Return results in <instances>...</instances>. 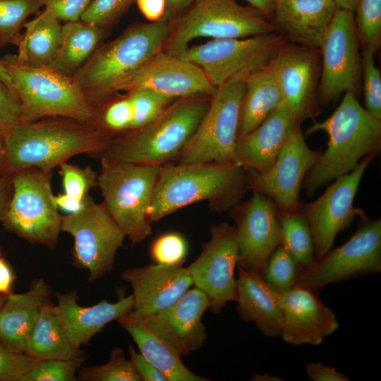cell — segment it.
<instances>
[{"instance_id":"1","label":"cell","mask_w":381,"mask_h":381,"mask_svg":"<svg viewBox=\"0 0 381 381\" xmlns=\"http://www.w3.org/2000/svg\"><path fill=\"white\" fill-rule=\"evenodd\" d=\"M113 137L92 123L64 117L19 121L4 131V173L52 171L73 157H100Z\"/></svg>"},{"instance_id":"2","label":"cell","mask_w":381,"mask_h":381,"mask_svg":"<svg viewBox=\"0 0 381 381\" xmlns=\"http://www.w3.org/2000/svg\"><path fill=\"white\" fill-rule=\"evenodd\" d=\"M249 189L246 173L235 162H200L161 166L149 210L152 223L200 201L222 213L241 202Z\"/></svg>"},{"instance_id":"3","label":"cell","mask_w":381,"mask_h":381,"mask_svg":"<svg viewBox=\"0 0 381 381\" xmlns=\"http://www.w3.org/2000/svg\"><path fill=\"white\" fill-rule=\"evenodd\" d=\"M324 131L328 135L326 150L306 174L301 188L312 197L321 186L351 171L365 156L379 153L381 120L372 116L348 92L334 111L325 120L314 122L307 134Z\"/></svg>"},{"instance_id":"4","label":"cell","mask_w":381,"mask_h":381,"mask_svg":"<svg viewBox=\"0 0 381 381\" xmlns=\"http://www.w3.org/2000/svg\"><path fill=\"white\" fill-rule=\"evenodd\" d=\"M209 97L181 98L149 123L114 136L100 158L164 165L177 159L197 129Z\"/></svg>"},{"instance_id":"5","label":"cell","mask_w":381,"mask_h":381,"mask_svg":"<svg viewBox=\"0 0 381 381\" xmlns=\"http://www.w3.org/2000/svg\"><path fill=\"white\" fill-rule=\"evenodd\" d=\"M166 16L155 22L136 23L94 52L73 76L96 109L109 100L108 92L121 77L162 52L170 30Z\"/></svg>"},{"instance_id":"6","label":"cell","mask_w":381,"mask_h":381,"mask_svg":"<svg viewBox=\"0 0 381 381\" xmlns=\"http://www.w3.org/2000/svg\"><path fill=\"white\" fill-rule=\"evenodd\" d=\"M0 60L20 102V121L64 117L93 124L97 110L73 77L50 66L22 63L16 54H7Z\"/></svg>"},{"instance_id":"7","label":"cell","mask_w":381,"mask_h":381,"mask_svg":"<svg viewBox=\"0 0 381 381\" xmlns=\"http://www.w3.org/2000/svg\"><path fill=\"white\" fill-rule=\"evenodd\" d=\"M97 175L103 204L132 244L152 234L149 210L160 165L141 164L100 158Z\"/></svg>"},{"instance_id":"8","label":"cell","mask_w":381,"mask_h":381,"mask_svg":"<svg viewBox=\"0 0 381 381\" xmlns=\"http://www.w3.org/2000/svg\"><path fill=\"white\" fill-rule=\"evenodd\" d=\"M275 31L270 20L236 0H193L171 20L162 52L176 55L199 37L244 38Z\"/></svg>"},{"instance_id":"9","label":"cell","mask_w":381,"mask_h":381,"mask_svg":"<svg viewBox=\"0 0 381 381\" xmlns=\"http://www.w3.org/2000/svg\"><path fill=\"white\" fill-rule=\"evenodd\" d=\"M52 172L28 168L12 173V194L4 226L30 243L54 249L61 231L52 189Z\"/></svg>"},{"instance_id":"10","label":"cell","mask_w":381,"mask_h":381,"mask_svg":"<svg viewBox=\"0 0 381 381\" xmlns=\"http://www.w3.org/2000/svg\"><path fill=\"white\" fill-rule=\"evenodd\" d=\"M277 31L244 38L212 39L176 56L200 67L216 88L243 81L266 66L285 44Z\"/></svg>"},{"instance_id":"11","label":"cell","mask_w":381,"mask_h":381,"mask_svg":"<svg viewBox=\"0 0 381 381\" xmlns=\"http://www.w3.org/2000/svg\"><path fill=\"white\" fill-rule=\"evenodd\" d=\"M245 90L243 81H231L217 88L178 163L234 162Z\"/></svg>"},{"instance_id":"12","label":"cell","mask_w":381,"mask_h":381,"mask_svg":"<svg viewBox=\"0 0 381 381\" xmlns=\"http://www.w3.org/2000/svg\"><path fill=\"white\" fill-rule=\"evenodd\" d=\"M61 231L72 236V264L88 272L89 282L113 270L116 253L126 237L103 202L90 195L80 210L62 215Z\"/></svg>"},{"instance_id":"13","label":"cell","mask_w":381,"mask_h":381,"mask_svg":"<svg viewBox=\"0 0 381 381\" xmlns=\"http://www.w3.org/2000/svg\"><path fill=\"white\" fill-rule=\"evenodd\" d=\"M364 222L345 243L300 274L295 285L317 293L324 286L381 272V219Z\"/></svg>"},{"instance_id":"14","label":"cell","mask_w":381,"mask_h":381,"mask_svg":"<svg viewBox=\"0 0 381 381\" xmlns=\"http://www.w3.org/2000/svg\"><path fill=\"white\" fill-rule=\"evenodd\" d=\"M377 155L365 156L351 171L334 179L315 200L300 205L311 230L316 260L332 249L337 234L349 227L356 217L366 219L353 201L365 170Z\"/></svg>"},{"instance_id":"15","label":"cell","mask_w":381,"mask_h":381,"mask_svg":"<svg viewBox=\"0 0 381 381\" xmlns=\"http://www.w3.org/2000/svg\"><path fill=\"white\" fill-rule=\"evenodd\" d=\"M358 45L353 11L338 7L319 47V95L324 104L348 92L356 95L361 74Z\"/></svg>"},{"instance_id":"16","label":"cell","mask_w":381,"mask_h":381,"mask_svg":"<svg viewBox=\"0 0 381 381\" xmlns=\"http://www.w3.org/2000/svg\"><path fill=\"white\" fill-rule=\"evenodd\" d=\"M150 90L174 99L192 97H211L217 88L202 70L176 55L163 52L118 79L109 88L108 96Z\"/></svg>"},{"instance_id":"17","label":"cell","mask_w":381,"mask_h":381,"mask_svg":"<svg viewBox=\"0 0 381 381\" xmlns=\"http://www.w3.org/2000/svg\"><path fill=\"white\" fill-rule=\"evenodd\" d=\"M320 154L307 145L299 124L268 169L258 172L244 168L249 189L270 198L281 212L297 210L303 181Z\"/></svg>"},{"instance_id":"18","label":"cell","mask_w":381,"mask_h":381,"mask_svg":"<svg viewBox=\"0 0 381 381\" xmlns=\"http://www.w3.org/2000/svg\"><path fill=\"white\" fill-rule=\"evenodd\" d=\"M210 231V240L187 268L193 285L209 297L210 310L218 313L228 302L236 301L234 271L238 261V248L234 226L226 222L212 224Z\"/></svg>"},{"instance_id":"19","label":"cell","mask_w":381,"mask_h":381,"mask_svg":"<svg viewBox=\"0 0 381 381\" xmlns=\"http://www.w3.org/2000/svg\"><path fill=\"white\" fill-rule=\"evenodd\" d=\"M231 210L238 248L237 266L260 273L273 251L282 244L278 207L253 190L251 198Z\"/></svg>"},{"instance_id":"20","label":"cell","mask_w":381,"mask_h":381,"mask_svg":"<svg viewBox=\"0 0 381 381\" xmlns=\"http://www.w3.org/2000/svg\"><path fill=\"white\" fill-rule=\"evenodd\" d=\"M320 56L319 49L286 42L267 65L281 90L282 104L299 123L314 118L318 112Z\"/></svg>"},{"instance_id":"21","label":"cell","mask_w":381,"mask_h":381,"mask_svg":"<svg viewBox=\"0 0 381 381\" xmlns=\"http://www.w3.org/2000/svg\"><path fill=\"white\" fill-rule=\"evenodd\" d=\"M282 312L280 335L290 344L317 346L339 327L337 317L318 293L294 285L279 296Z\"/></svg>"},{"instance_id":"22","label":"cell","mask_w":381,"mask_h":381,"mask_svg":"<svg viewBox=\"0 0 381 381\" xmlns=\"http://www.w3.org/2000/svg\"><path fill=\"white\" fill-rule=\"evenodd\" d=\"M121 278L130 284L133 311L152 315L175 303L193 285L187 267L150 263L127 269Z\"/></svg>"},{"instance_id":"23","label":"cell","mask_w":381,"mask_h":381,"mask_svg":"<svg viewBox=\"0 0 381 381\" xmlns=\"http://www.w3.org/2000/svg\"><path fill=\"white\" fill-rule=\"evenodd\" d=\"M210 306L207 295L195 286L169 308L142 315L181 356H188L200 349L207 338L202 317Z\"/></svg>"},{"instance_id":"24","label":"cell","mask_w":381,"mask_h":381,"mask_svg":"<svg viewBox=\"0 0 381 381\" xmlns=\"http://www.w3.org/2000/svg\"><path fill=\"white\" fill-rule=\"evenodd\" d=\"M54 313L66 337L72 346L80 349L107 324L119 320L133 310L132 295L121 296L116 302L103 299L90 306L78 303L77 290L57 292Z\"/></svg>"},{"instance_id":"25","label":"cell","mask_w":381,"mask_h":381,"mask_svg":"<svg viewBox=\"0 0 381 381\" xmlns=\"http://www.w3.org/2000/svg\"><path fill=\"white\" fill-rule=\"evenodd\" d=\"M337 8L334 0H274L271 22L294 44L319 49Z\"/></svg>"},{"instance_id":"26","label":"cell","mask_w":381,"mask_h":381,"mask_svg":"<svg viewBox=\"0 0 381 381\" xmlns=\"http://www.w3.org/2000/svg\"><path fill=\"white\" fill-rule=\"evenodd\" d=\"M299 124L292 112L282 104L255 129L238 138L234 162L258 172L266 170Z\"/></svg>"},{"instance_id":"27","label":"cell","mask_w":381,"mask_h":381,"mask_svg":"<svg viewBox=\"0 0 381 381\" xmlns=\"http://www.w3.org/2000/svg\"><path fill=\"white\" fill-rule=\"evenodd\" d=\"M52 290L44 278L32 281L28 291L10 294L0 308V341L12 351L23 353L25 342Z\"/></svg>"},{"instance_id":"28","label":"cell","mask_w":381,"mask_h":381,"mask_svg":"<svg viewBox=\"0 0 381 381\" xmlns=\"http://www.w3.org/2000/svg\"><path fill=\"white\" fill-rule=\"evenodd\" d=\"M238 313L242 320L253 322L267 337L281 334L282 312L279 294L263 280L260 273L238 267Z\"/></svg>"},{"instance_id":"29","label":"cell","mask_w":381,"mask_h":381,"mask_svg":"<svg viewBox=\"0 0 381 381\" xmlns=\"http://www.w3.org/2000/svg\"><path fill=\"white\" fill-rule=\"evenodd\" d=\"M132 337L140 353L167 378L168 381H207L190 370L181 355L142 315L133 310L118 320Z\"/></svg>"},{"instance_id":"30","label":"cell","mask_w":381,"mask_h":381,"mask_svg":"<svg viewBox=\"0 0 381 381\" xmlns=\"http://www.w3.org/2000/svg\"><path fill=\"white\" fill-rule=\"evenodd\" d=\"M49 301L42 307L38 320L30 334L23 353L37 360H62L78 368L87 355L81 349L71 344L66 337Z\"/></svg>"},{"instance_id":"31","label":"cell","mask_w":381,"mask_h":381,"mask_svg":"<svg viewBox=\"0 0 381 381\" xmlns=\"http://www.w3.org/2000/svg\"><path fill=\"white\" fill-rule=\"evenodd\" d=\"M25 31L16 38L17 59L34 66H49L58 52L62 34L61 22L44 9L32 20L26 22Z\"/></svg>"},{"instance_id":"32","label":"cell","mask_w":381,"mask_h":381,"mask_svg":"<svg viewBox=\"0 0 381 381\" xmlns=\"http://www.w3.org/2000/svg\"><path fill=\"white\" fill-rule=\"evenodd\" d=\"M105 30L80 19L65 23L58 52L49 66L73 77L99 47Z\"/></svg>"},{"instance_id":"33","label":"cell","mask_w":381,"mask_h":381,"mask_svg":"<svg viewBox=\"0 0 381 381\" xmlns=\"http://www.w3.org/2000/svg\"><path fill=\"white\" fill-rule=\"evenodd\" d=\"M245 86L238 137L255 129L283 103L277 82L267 66L250 75Z\"/></svg>"},{"instance_id":"34","label":"cell","mask_w":381,"mask_h":381,"mask_svg":"<svg viewBox=\"0 0 381 381\" xmlns=\"http://www.w3.org/2000/svg\"><path fill=\"white\" fill-rule=\"evenodd\" d=\"M278 217L282 245L298 260L303 270L309 268L316 260L313 235L306 218L299 207L289 212L278 210Z\"/></svg>"},{"instance_id":"35","label":"cell","mask_w":381,"mask_h":381,"mask_svg":"<svg viewBox=\"0 0 381 381\" xmlns=\"http://www.w3.org/2000/svg\"><path fill=\"white\" fill-rule=\"evenodd\" d=\"M303 270L298 260L281 244L270 255L260 274L265 282L281 295L296 284Z\"/></svg>"},{"instance_id":"36","label":"cell","mask_w":381,"mask_h":381,"mask_svg":"<svg viewBox=\"0 0 381 381\" xmlns=\"http://www.w3.org/2000/svg\"><path fill=\"white\" fill-rule=\"evenodd\" d=\"M47 0H0V49L13 44L28 18L38 13Z\"/></svg>"},{"instance_id":"37","label":"cell","mask_w":381,"mask_h":381,"mask_svg":"<svg viewBox=\"0 0 381 381\" xmlns=\"http://www.w3.org/2000/svg\"><path fill=\"white\" fill-rule=\"evenodd\" d=\"M77 380L81 381H142L123 350L116 346L108 361L100 365L80 367Z\"/></svg>"},{"instance_id":"38","label":"cell","mask_w":381,"mask_h":381,"mask_svg":"<svg viewBox=\"0 0 381 381\" xmlns=\"http://www.w3.org/2000/svg\"><path fill=\"white\" fill-rule=\"evenodd\" d=\"M353 13L358 39L363 49L377 52L381 42V0H358Z\"/></svg>"},{"instance_id":"39","label":"cell","mask_w":381,"mask_h":381,"mask_svg":"<svg viewBox=\"0 0 381 381\" xmlns=\"http://www.w3.org/2000/svg\"><path fill=\"white\" fill-rule=\"evenodd\" d=\"M132 121V107L126 95L99 107L93 124L114 138L131 131Z\"/></svg>"},{"instance_id":"40","label":"cell","mask_w":381,"mask_h":381,"mask_svg":"<svg viewBox=\"0 0 381 381\" xmlns=\"http://www.w3.org/2000/svg\"><path fill=\"white\" fill-rule=\"evenodd\" d=\"M126 95L133 111L131 130L140 128L153 121L175 99L150 90L133 91Z\"/></svg>"},{"instance_id":"41","label":"cell","mask_w":381,"mask_h":381,"mask_svg":"<svg viewBox=\"0 0 381 381\" xmlns=\"http://www.w3.org/2000/svg\"><path fill=\"white\" fill-rule=\"evenodd\" d=\"M376 52L365 49L361 55L365 109L381 120V74L375 62Z\"/></svg>"},{"instance_id":"42","label":"cell","mask_w":381,"mask_h":381,"mask_svg":"<svg viewBox=\"0 0 381 381\" xmlns=\"http://www.w3.org/2000/svg\"><path fill=\"white\" fill-rule=\"evenodd\" d=\"M59 167L63 193L76 200H85L90 190L97 186L98 174L90 166L80 167L66 162Z\"/></svg>"},{"instance_id":"43","label":"cell","mask_w":381,"mask_h":381,"mask_svg":"<svg viewBox=\"0 0 381 381\" xmlns=\"http://www.w3.org/2000/svg\"><path fill=\"white\" fill-rule=\"evenodd\" d=\"M188 253L185 238L177 232H167L157 237L150 248L155 263L164 266H182Z\"/></svg>"},{"instance_id":"44","label":"cell","mask_w":381,"mask_h":381,"mask_svg":"<svg viewBox=\"0 0 381 381\" xmlns=\"http://www.w3.org/2000/svg\"><path fill=\"white\" fill-rule=\"evenodd\" d=\"M134 0H92L80 20L106 30L128 8Z\"/></svg>"},{"instance_id":"45","label":"cell","mask_w":381,"mask_h":381,"mask_svg":"<svg viewBox=\"0 0 381 381\" xmlns=\"http://www.w3.org/2000/svg\"><path fill=\"white\" fill-rule=\"evenodd\" d=\"M77 368L66 361H38L22 377L21 381H76Z\"/></svg>"},{"instance_id":"46","label":"cell","mask_w":381,"mask_h":381,"mask_svg":"<svg viewBox=\"0 0 381 381\" xmlns=\"http://www.w3.org/2000/svg\"><path fill=\"white\" fill-rule=\"evenodd\" d=\"M38 361L12 351L0 341V381H21Z\"/></svg>"},{"instance_id":"47","label":"cell","mask_w":381,"mask_h":381,"mask_svg":"<svg viewBox=\"0 0 381 381\" xmlns=\"http://www.w3.org/2000/svg\"><path fill=\"white\" fill-rule=\"evenodd\" d=\"M19 99L15 91L0 80V130L4 131L20 121Z\"/></svg>"},{"instance_id":"48","label":"cell","mask_w":381,"mask_h":381,"mask_svg":"<svg viewBox=\"0 0 381 381\" xmlns=\"http://www.w3.org/2000/svg\"><path fill=\"white\" fill-rule=\"evenodd\" d=\"M92 0H47L44 9L60 22H73L80 19Z\"/></svg>"},{"instance_id":"49","label":"cell","mask_w":381,"mask_h":381,"mask_svg":"<svg viewBox=\"0 0 381 381\" xmlns=\"http://www.w3.org/2000/svg\"><path fill=\"white\" fill-rule=\"evenodd\" d=\"M130 361L142 381H168L167 377L132 346L128 348Z\"/></svg>"},{"instance_id":"50","label":"cell","mask_w":381,"mask_h":381,"mask_svg":"<svg viewBox=\"0 0 381 381\" xmlns=\"http://www.w3.org/2000/svg\"><path fill=\"white\" fill-rule=\"evenodd\" d=\"M306 373L313 381H349L351 379L335 368L312 362L306 365Z\"/></svg>"},{"instance_id":"51","label":"cell","mask_w":381,"mask_h":381,"mask_svg":"<svg viewBox=\"0 0 381 381\" xmlns=\"http://www.w3.org/2000/svg\"><path fill=\"white\" fill-rule=\"evenodd\" d=\"M143 15L150 22L162 19L166 13L167 0H136Z\"/></svg>"},{"instance_id":"52","label":"cell","mask_w":381,"mask_h":381,"mask_svg":"<svg viewBox=\"0 0 381 381\" xmlns=\"http://www.w3.org/2000/svg\"><path fill=\"white\" fill-rule=\"evenodd\" d=\"M15 277L10 264L0 253V294L7 296L12 293Z\"/></svg>"},{"instance_id":"53","label":"cell","mask_w":381,"mask_h":381,"mask_svg":"<svg viewBox=\"0 0 381 381\" xmlns=\"http://www.w3.org/2000/svg\"><path fill=\"white\" fill-rule=\"evenodd\" d=\"M12 174L0 176V222H2L6 212L12 194Z\"/></svg>"},{"instance_id":"54","label":"cell","mask_w":381,"mask_h":381,"mask_svg":"<svg viewBox=\"0 0 381 381\" xmlns=\"http://www.w3.org/2000/svg\"><path fill=\"white\" fill-rule=\"evenodd\" d=\"M54 201L57 208L65 212L66 214L78 212L83 207L85 202V200L80 201L76 200L64 193L54 195Z\"/></svg>"},{"instance_id":"55","label":"cell","mask_w":381,"mask_h":381,"mask_svg":"<svg viewBox=\"0 0 381 381\" xmlns=\"http://www.w3.org/2000/svg\"><path fill=\"white\" fill-rule=\"evenodd\" d=\"M193 0H167L165 16L171 20L179 16Z\"/></svg>"},{"instance_id":"56","label":"cell","mask_w":381,"mask_h":381,"mask_svg":"<svg viewBox=\"0 0 381 381\" xmlns=\"http://www.w3.org/2000/svg\"><path fill=\"white\" fill-rule=\"evenodd\" d=\"M265 18L271 21L274 0H245Z\"/></svg>"},{"instance_id":"57","label":"cell","mask_w":381,"mask_h":381,"mask_svg":"<svg viewBox=\"0 0 381 381\" xmlns=\"http://www.w3.org/2000/svg\"><path fill=\"white\" fill-rule=\"evenodd\" d=\"M339 8L354 11L358 0H334Z\"/></svg>"},{"instance_id":"58","label":"cell","mask_w":381,"mask_h":381,"mask_svg":"<svg viewBox=\"0 0 381 381\" xmlns=\"http://www.w3.org/2000/svg\"><path fill=\"white\" fill-rule=\"evenodd\" d=\"M0 80L5 83L8 86H9L11 88H13L11 78L4 67V66L2 64L1 60H0Z\"/></svg>"},{"instance_id":"59","label":"cell","mask_w":381,"mask_h":381,"mask_svg":"<svg viewBox=\"0 0 381 381\" xmlns=\"http://www.w3.org/2000/svg\"><path fill=\"white\" fill-rule=\"evenodd\" d=\"M4 131L0 130V176L4 173Z\"/></svg>"},{"instance_id":"60","label":"cell","mask_w":381,"mask_h":381,"mask_svg":"<svg viewBox=\"0 0 381 381\" xmlns=\"http://www.w3.org/2000/svg\"><path fill=\"white\" fill-rule=\"evenodd\" d=\"M253 380L257 381H282L283 379L267 373L256 374L253 377Z\"/></svg>"},{"instance_id":"61","label":"cell","mask_w":381,"mask_h":381,"mask_svg":"<svg viewBox=\"0 0 381 381\" xmlns=\"http://www.w3.org/2000/svg\"><path fill=\"white\" fill-rule=\"evenodd\" d=\"M6 296L4 295V294H0V308L1 307V306L3 305L5 299H6Z\"/></svg>"}]
</instances>
